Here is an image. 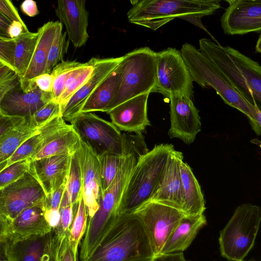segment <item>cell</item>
<instances>
[{
    "mask_svg": "<svg viewBox=\"0 0 261 261\" xmlns=\"http://www.w3.org/2000/svg\"><path fill=\"white\" fill-rule=\"evenodd\" d=\"M59 21H50L38 29L39 36L32 60L24 77L20 80L21 88L25 92L32 90L36 86L33 80L38 76L45 73L51 45L59 27Z\"/></svg>",
    "mask_w": 261,
    "mask_h": 261,
    "instance_id": "cell-22",
    "label": "cell"
},
{
    "mask_svg": "<svg viewBox=\"0 0 261 261\" xmlns=\"http://www.w3.org/2000/svg\"><path fill=\"white\" fill-rule=\"evenodd\" d=\"M67 183L46 196L44 202V211L49 209L59 210L66 190Z\"/></svg>",
    "mask_w": 261,
    "mask_h": 261,
    "instance_id": "cell-46",
    "label": "cell"
},
{
    "mask_svg": "<svg viewBox=\"0 0 261 261\" xmlns=\"http://www.w3.org/2000/svg\"><path fill=\"white\" fill-rule=\"evenodd\" d=\"M183 158L182 153L175 149L170 152L163 173L149 201L169 205L185 213L180 174V164Z\"/></svg>",
    "mask_w": 261,
    "mask_h": 261,
    "instance_id": "cell-16",
    "label": "cell"
},
{
    "mask_svg": "<svg viewBox=\"0 0 261 261\" xmlns=\"http://www.w3.org/2000/svg\"><path fill=\"white\" fill-rule=\"evenodd\" d=\"M71 155H53L31 161L29 172L39 181L46 196L67 182Z\"/></svg>",
    "mask_w": 261,
    "mask_h": 261,
    "instance_id": "cell-19",
    "label": "cell"
},
{
    "mask_svg": "<svg viewBox=\"0 0 261 261\" xmlns=\"http://www.w3.org/2000/svg\"><path fill=\"white\" fill-rule=\"evenodd\" d=\"M0 12L3 13L11 21H18L27 28L25 24L21 18L18 11L12 3L9 0L0 1Z\"/></svg>",
    "mask_w": 261,
    "mask_h": 261,
    "instance_id": "cell-47",
    "label": "cell"
},
{
    "mask_svg": "<svg viewBox=\"0 0 261 261\" xmlns=\"http://www.w3.org/2000/svg\"><path fill=\"white\" fill-rule=\"evenodd\" d=\"M69 232L65 235L62 240L59 253L60 261H77V259L70 246L68 239Z\"/></svg>",
    "mask_w": 261,
    "mask_h": 261,
    "instance_id": "cell-49",
    "label": "cell"
},
{
    "mask_svg": "<svg viewBox=\"0 0 261 261\" xmlns=\"http://www.w3.org/2000/svg\"><path fill=\"white\" fill-rule=\"evenodd\" d=\"M122 77L118 91L106 109L108 113L138 95L154 92L156 83V52L148 47L135 49L123 56L120 63Z\"/></svg>",
    "mask_w": 261,
    "mask_h": 261,
    "instance_id": "cell-6",
    "label": "cell"
},
{
    "mask_svg": "<svg viewBox=\"0 0 261 261\" xmlns=\"http://www.w3.org/2000/svg\"><path fill=\"white\" fill-rule=\"evenodd\" d=\"M154 256L142 222L132 213L120 215L84 261H152Z\"/></svg>",
    "mask_w": 261,
    "mask_h": 261,
    "instance_id": "cell-2",
    "label": "cell"
},
{
    "mask_svg": "<svg viewBox=\"0 0 261 261\" xmlns=\"http://www.w3.org/2000/svg\"><path fill=\"white\" fill-rule=\"evenodd\" d=\"M255 118L261 129V112L257 108L256 110Z\"/></svg>",
    "mask_w": 261,
    "mask_h": 261,
    "instance_id": "cell-55",
    "label": "cell"
},
{
    "mask_svg": "<svg viewBox=\"0 0 261 261\" xmlns=\"http://www.w3.org/2000/svg\"><path fill=\"white\" fill-rule=\"evenodd\" d=\"M66 191L73 206L75 213L79 200L83 196V184L81 171L76 152L71 155Z\"/></svg>",
    "mask_w": 261,
    "mask_h": 261,
    "instance_id": "cell-36",
    "label": "cell"
},
{
    "mask_svg": "<svg viewBox=\"0 0 261 261\" xmlns=\"http://www.w3.org/2000/svg\"><path fill=\"white\" fill-rule=\"evenodd\" d=\"M88 217L87 208L82 196L79 200L68 234L70 246L76 257L79 245L87 229Z\"/></svg>",
    "mask_w": 261,
    "mask_h": 261,
    "instance_id": "cell-34",
    "label": "cell"
},
{
    "mask_svg": "<svg viewBox=\"0 0 261 261\" xmlns=\"http://www.w3.org/2000/svg\"><path fill=\"white\" fill-rule=\"evenodd\" d=\"M169 99L170 127L168 135L171 138H178L190 144L201 129L199 111L192 99L187 95H174Z\"/></svg>",
    "mask_w": 261,
    "mask_h": 261,
    "instance_id": "cell-14",
    "label": "cell"
},
{
    "mask_svg": "<svg viewBox=\"0 0 261 261\" xmlns=\"http://www.w3.org/2000/svg\"><path fill=\"white\" fill-rule=\"evenodd\" d=\"M180 174L185 201V214H203L206 207L200 185L190 166L184 161L180 164Z\"/></svg>",
    "mask_w": 261,
    "mask_h": 261,
    "instance_id": "cell-28",
    "label": "cell"
},
{
    "mask_svg": "<svg viewBox=\"0 0 261 261\" xmlns=\"http://www.w3.org/2000/svg\"><path fill=\"white\" fill-rule=\"evenodd\" d=\"M207 223L204 214L185 215L165 244L161 253L182 252Z\"/></svg>",
    "mask_w": 261,
    "mask_h": 261,
    "instance_id": "cell-25",
    "label": "cell"
},
{
    "mask_svg": "<svg viewBox=\"0 0 261 261\" xmlns=\"http://www.w3.org/2000/svg\"><path fill=\"white\" fill-rule=\"evenodd\" d=\"M62 24L59 27L51 45L45 73H49L53 69L63 61L64 54H66L69 46V40H66V32L63 33Z\"/></svg>",
    "mask_w": 261,
    "mask_h": 261,
    "instance_id": "cell-38",
    "label": "cell"
},
{
    "mask_svg": "<svg viewBox=\"0 0 261 261\" xmlns=\"http://www.w3.org/2000/svg\"><path fill=\"white\" fill-rule=\"evenodd\" d=\"M255 51L261 53V34L259 35L256 43Z\"/></svg>",
    "mask_w": 261,
    "mask_h": 261,
    "instance_id": "cell-56",
    "label": "cell"
},
{
    "mask_svg": "<svg viewBox=\"0 0 261 261\" xmlns=\"http://www.w3.org/2000/svg\"><path fill=\"white\" fill-rule=\"evenodd\" d=\"M15 45V39L0 36V62L13 70Z\"/></svg>",
    "mask_w": 261,
    "mask_h": 261,
    "instance_id": "cell-44",
    "label": "cell"
},
{
    "mask_svg": "<svg viewBox=\"0 0 261 261\" xmlns=\"http://www.w3.org/2000/svg\"><path fill=\"white\" fill-rule=\"evenodd\" d=\"M156 83L154 92L169 99L176 95L193 97V79L180 51L168 47L156 52Z\"/></svg>",
    "mask_w": 261,
    "mask_h": 261,
    "instance_id": "cell-9",
    "label": "cell"
},
{
    "mask_svg": "<svg viewBox=\"0 0 261 261\" xmlns=\"http://www.w3.org/2000/svg\"><path fill=\"white\" fill-rule=\"evenodd\" d=\"M60 116H62L61 106L53 100L43 106L28 120L32 127L38 128L52 119Z\"/></svg>",
    "mask_w": 261,
    "mask_h": 261,
    "instance_id": "cell-40",
    "label": "cell"
},
{
    "mask_svg": "<svg viewBox=\"0 0 261 261\" xmlns=\"http://www.w3.org/2000/svg\"><path fill=\"white\" fill-rule=\"evenodd\" d=\"M152 261H187L182 252L160 253L154 256Z\"/></svg>",
    "mask_w": 261,
    "mask_h": 261,
    "instance_id": "cell-51",
    "label": "cell"
},
{
    "mask_svg": "<svg viewBox=\"0 0 261 261\" xmlns=\"http://www.w3.org/2000/svg\"><path fill=\"white\" fill-rule=\"evenodd\" d=\"M76 153L81 171L83 198L89 219L93 217L100 206L101 189L99 159L81 139Z\"/></svg>",
    "mask_w": 261,
    "mask_h": 261,
    "instance_id": "cell-15",
    "label": "cell"
},
{
    "mask_svg": "<svg viewBox=\"0 0 261 261\" xmlns=\"http://www.w3.org/2000/svg\"><path fill=\"white\" fill-rule=\"evenodd\" d=\"M246 261H255V260H246Z\"/></svg>",
    "mask_w": 261,
    "mask_h": 261,
    "instance_id": "cell-58",
    "label": "cell"
},
{
    "mask_svg": "<svg viewBox=\"0 0 261 261\" xmlns=\"http://www.w3.org/2000/svg\"><path fill=\"white\" fill-rule=\"evenodd\" d=\"M29 31L27 28L24 27L22 23L18 21H13L10 25L8 35L9 38L15 39L24 32Z\"/></svg>",
    "mask_w": 261,
    "mask_h": 261,
    "instance_id": "cell-53",
    "label": "cell"
},
{
    "mask_svg": "<svg viewBox=\"0 0 261 261\" xmlns=\"http://www.w3.org/2000/svg\"><path fill=\"white\" fill-rule=\"evenodd\" d=\"M81 62L75 61H62L51 71L54 76V88L52 92L53 100L59 103L64 92L66 81L71 72Z\"/></svg>",
    "mask_w": 261,
    "mask_h": 261,
    "instance_id": "cell-37",
    "label": "cell"
},
{
    "mask_svg": "<svg viewBox=\"0 0 261 261\" xmlns=\"http://www.w3.org/2000/svg\"><path fill=\"white\" fill-rule=\"evenodd\" d=\"M133 213L141 220L154 256L161 253L170 236L186 215L176 208L151 201L146 202Z\"/></svg>",
    "mask_w": 261,
    "mask_h": 261,
    "instance_id": "cell-10",
    "label": "cell"
},
{
    "mask_svg": "<svg viewBox=\"0 0 261 261\" xmlns=\"http://www.w3.org/2000/svg\"><path fill=\"white\" fill-rule=\"evenodd\" d=\"M71 127L62 116L56 117L39 128L36 133L28 139L5 162L0 163L1 171L12 163L31 158L45 145Z\"/></svg>",
    "mask_w": 261,
    "mask_h": 261,
    "instance_id": "cell-24",
    "label": "cell"
},
{
    "mask_svg": "<svg viewBox=\"0 0 261 261\" xmlns=\"http://www.w3.org/2000/svg\"><path fill=\"white\" fill-rule=\"evenodd\" d=\"M44 216L46 221L53 229L58 227L60 221L59 210H46L44 211Z\"/></svg>",
    "mask_w": 261,
    "mask_h": 261,
    "instance_id": "cell-50",
    "label": "cell"
},
{
    "mask_svg": "<svg viewBox=\"0 0 261 261\" xmlns=\"http://www.w3.org/2000/svg\"><path fill=\"white\" fill-rule=\"evenodd\" d=\"M261 223V207L243 204L220 231L219 250L229 261H244L253 248Z\"/></svg>",
    "mask_w": 261,
    "mask_h": 261,
    "instance_id": "cell-7",
    "label": "cell"
},
{
    "mask_svg": "<svg viewBox=\"0 0 261 261\" xmlns=\"http://www.w3.org/2000/svg\"><path fill=\"white\" fill-rule=\"evenodd\" d=\"M225 48L244 75L251 91L255 107L261 112V66L233 48L228 46Z\"/></svg>",
    "mask_w": 261,
    "mask_h": 261,
    "instance_id": "cell-29",
    "label": "cell"
},
{
    "mask_svg": "<svg viewBox=\"0 0 261 261\" xmlns=\"http://www.w3.org/2000/svg\"><path fill=\"white\" fill-rule=\"evenodd\" d=\"M171 144L155 145L143 154L130 176L119 209V215L132 213L149 201L165 168Z\"/></svg>",
    "mask_w": 261,
    "mask_h": 261,
    "instance_id": "cell-5",
    "label": "cell"
},
{
    "mask_svg": "<svg viewBox=\"0 0 261 261\" xmlns=\"http://www.w3.org/2000/svg\"><path fill=\"white\" fill-rule=\"evenodd\" d=\"M80 139L97 156L107 153L122 155L124 135L112 123L92 112H81L69 121Z\"/></svg>",
    "mask_w": 261,
    "mask_h": 261,
    "instance_id": "cell-8",
    "label": "cell"
},
{
    "mask_svg": "<svg viewBox=\"0 0 261 261\" xmlns=\"http://www.w3.org/2000/svg\"><path fill=\"white\" fill-rule=\"evenodd\" d=\"M122 74V68L119 64L90 95L80 113L105 112L119 89Z\"/></svg>",
    "mask_w": 261,
    "mask_h": 261,
    "instance_id": "cell-27",
    "label": "cell"
},
{
    "mask_svg": "<svg viewBox=\"0 0 261 261\" xmlns=\"http://www.w3.org/2000/svg\"><path fill=\"white\" fill-rule=\"evenodd\" d=\"M45 193L29 172L11 184L0 189V222H8L24 210L43 203Z\"/></svg>",
    "mask_w": 261,
    "mask_h": 261,
    "instance_id": "cell-11",
    "label": "cell"
},
{
    "mask_svg": "<svg viewBox=\"0 0 261 261\" xmlns=\"http://www.w3.org/2000/svg\"><path fill=\"white\" fill-rule=\"evenodd\" d=\"M29 158L12 163L0 172V189L16 181L29 171Z\"/></svg>",
    "mask_w": 261,
    "mask_h": 261,
    "instance_id": "cell-39",
    "label": "cell"
},
{
    "mask_svg": "<svg viewBox=\"0 0 261 261\" xmlns=\"http://www.w3.org/2000/svg\"><path fill=\"white\" fill-rule=\"evenodd\" d=\"M99 59L93 57L86 63H81L71 72L59 102L61 111L70 98L91 77Z\"/></svg>",
    "mask_w": 261,
    "mask_h": 261,
    "instance_id": "cell-32",
    "label": "cell"
},
{
    "mask_svg": "<svg viewBox=\"0 0 261 261\" xmlns=\"http://www.w3.org/2000/svg\"><path fill=\"white\" fill-rule=\"evenodd\" d=\"M60 221L56 232L60 234L68 233L73 220V206L71 203L66 190L63 198L60 208Z\"/></svg>",
    "mask_w": 261,
    "mask_h": 261,
    "instance_id": "cell-41",
    "label": "cell"
},
{
    "mask_svg": "<svg viewBox=\"0 0 261 261\" xmlns=\"http://www.w3.org/2000/svg\"><path fill=\"white\" fill-rule=\"evenodd\" d=\"M19 84L20 79L16 71L0 62V99Z\"/></svg>",
    "mask_w": 261,
    "mask_h": 261,
    "instance_id": "cell-42",
    "label": "cell"
},
{
    "mask_svg": "<svg viewBox=\"0 0 261 261\" xmlns=\"http://www.w3.org/2000/svg\"><path fill=\"white\" fill-rule=\"evenodd\" d=\"M0 261H7L5 254L1 251V260Z\"/></svg>",
    "mask_w": 261,
    "mask_h": 261,
    "instance_id": "cell-57",
    "label": "cell"
},
{
    "mask_svg": "<svg viewBox=\"0 0 261 261\" xmlns=\"http://www.w3.org/2000/svg\"><path fill=\"white\" fill-rule=\"evenodd\" d=\"M21 11L30 17H34L39 14L36 2L33 0H25L20 6Z\"/></svg>",
    "mask_w": 261,
    "mask_h": 261,
    "instance_id": "cell-52",
    "label": "cell"
},
{
    "mask_svg": "<svg viewBox=\"0 0 261 261\" xmlns=\"http://www.w3.org/2000/svg\"><path fill=\"white\" fill-rule=\"evenodd\" d=\"M80 142L79 135L71 125L29 159L32 161L53 155L73 154L76 151Z\"/></svg>",
    "mask_w": 261,
    "mask_h": 261,
    "instance_id": "cell-30",
    "label": "cell"
},
{
    "mask_svg": "<svg viewBox=\"0 0 261 261\" xmlns=\"http://www.w3.org/2000/svg\"><path fill=\"white\" fill-rule=\"evenodd\" d=\"M221 18L224 34L243 35L261 31V0H228Z\"/></svg>",
    "mask_w": 261,
    "mask_h": 261,
    "instance_id": "cell-13",
    "label": "cell"
},
{
    "mask_svg": "<svg viewBox=\"0 0 261 261\" xmlns=\"http://www.w3.org/2000/svg\"><path fill=\"white\" fill-rule=\"evenodd\" d=\"M44 203L27 208L8 222H0V242L15 243L35 236L45 235L53 229L46 221Z\"/></svg>",
    "mask_w": 261,
    "mask_h": 261,
    "instance_id": "cell-12",
    "label": "cell"
},
{
    "mask_svg": "<svg viewBox=\"0 0 261 261\" xmlns=\"http://www.w3.org/2000/svg\"><path fill=\"white\" fill-rule=\"evenodd\" d=\"M53 100L51 92H44L37 86L32 90L25 92L19 84L0 99V113L30 118Z\"/></svg>",
    "mask_w": 261,
    "mask_h": 261,
    "instance_id": "cell-20",
    "label": "cell"
},
{
    "mask_svg": "<svg viewBox=\"0 0 261 261\" xmlns=\"http://www.w3.org/2000/svg\"><path fill=\"white\" fill-rule=\"evenodd\" d=\"M123 56L99 59L91 77L70 98L62 110V116L68 121L81 110L90 95L118 66Z\"/></svg>",
    "mask_w": 261,
    "mask_h": 261,
    "instance_id": "cell-23",
    "label": "cell"
},
{
    "mask_svg": "<svg viewBox=\"0 0 261 261\" xmlns=\"http://www.w3.org/2000/svg\"><path fill=\"white\" fill-rule=\"evenodd\" d=\"M55 13L66 28L68 39L75 48L84 45L89 35L87 31L89 13L85 0H61L57 2Z\"/></svg>",
    "mask_w": 261,
    "mask_h": 261,
    "instance_id": "cell-18",
    "label": "cell"
},
{
    "mask_svg": "<svg viewBox=\"0 0 261 261\" xmlns=\"http://www.w3.org/2000/svg\"><path fill=\"white\" fill-rule=\"evenodd\" d=\"M11 21L3 13L0 12V36L3 37H8V31L11 24Z\"/></svg>",
    "mask_w": 261,
    "mask_h": 261,
    "instance_id": "cell-54",
    "label": "cell"
},
{
    "mask_svg": "<svg viewBox=\"0 0 261 261\" xmlns=\"http://www.w3.org/2000/svg\"><path fill=\"white\" fill-rule=\"evenodd\" d=\"M180 51L193 81L202 87L213 88L226 104L246 115L252 129L260 135L261 129L255 118L256 107L248 102L219 68L195 46L186 43Z\"/></svg>",
    "mask_w": 261,
    "mask_h": 261,
    "instance_id": "cell-4",
    "label": "cell"
},
{
    "mask_svg": "<svg viewBox=\"0 0 261 261\" xmlns=\"http://www.w3.org/2000/svg\"><path fill=\"white\" fill-rule=\"evenodd\" d=\"M66 234H59L54 229L50 232L41 261H60V248L62 240Z\"/></svg>",
    "mask_w": 261,
    "mask_h": 261,
    "instance_id": "cell-43",
    "label": "cell"
},
{
    "mask_svg": "<svg viewBox=\"0 0 261 261\" xmlns=\"http://www.w3.org/2000/svg\"><path fill=\"white\" fill-rule=\"evenodd\" d=\"M54 76L51 73H44L36 77L33 82L41 90L52 93L54 88Z\"/></svg>",
    "mask_w": 261,
    "mask_h": 261,
    "instance_id": "cell-48",
    "label": "cell"
},
{
    "mask_svg": "<svg viewBox=\"0 0 261 261\" xmlns=\"http://www.w3.org/2000/svg\"><path fill=\"white\" fill-rule=\"evenodd\" d=\"M123 135L122 160L118 173L101 194L99 209L88 221L80 247V255L83 258L89 257L95 252L119 216L120 205L130 176L141 156L149 151L142 133Z\"/></svg>",
    "mask_w": 261,
    "mask_h": 261,
    "instance_id": "cell-1",
    "label": "cell"
},
{
    "mask_svg": "<svg viewBox=\"0 0 261 261\" xmlns=\"http://www.w3.org/2000/svg\"><path fill=\"white\" fill-rule=\"evenodd\" d=\"M39 32H25L15 38L14 70L20 80L24 77L32 60Z\"/></svg>",
    "mask_w": 261,
    "mask_h": 261,
    "instance_id": "cell-31",
    "label": "cell"
},
{
    "mask_svg": "<svg viewBox=\"0 0 261 261\" xmlns=\"http://www.w3.org/2000/svg\"><path fill=\"white\" fill-rule=\"evenodd\" d=\"M149 93H145L121 103L107 113L111 122L120 131L139 133L150 125L147 116Z\"/></svg>",
    "mask_w": 261,
    "mask_h": 261,
    "instance_id": "cell-21",
    "label": "cell"
},
{
    "mask_svg": "<svg viewBox=\"0 0 261 261\" xmlns=\"http://www.w3.org/2000/svg\"><path fill=\"white\" fill-rule=\"evenodd\" d=\"M122 155L123 154L120 155L107 153L98 156L101 194L109 187L115 179L122 162Z\"/></svg>",
    "mask_w": 261,
    "mask_h": 261,
    "instance_id": "cell-35",
    "label": "cell"
},
{
    "mask_svg": "<svg viewBox=\"0 0 261 261\" xmlns=\"http://www.w3.org/2000/svg\"><path fill=\"white\" fill-rule=\"evenodd\" d=\"M49 233L15 243H1V251L4 253L7 261H41Z\"/></svg>",
    "mask_w": 261,
    "mask_h": 261,
    "instance_id": "cell-26",
    "label": "cell"
},
{
    "mask_svg": "<svg viewBox=\"0 0 261 261\" xmlns=\"http://www.w3.org/2000/svg\"><path fill=\"white\" fill-rule=\"evenodd\" d=\"M38 129L32 127L26 119L20 126L0 138V163L9 159Z\"/></svg>",
    "mask_w": 261,
    "mask_h": 261,
    "instance_id": "cell-33",
    "label": "cell"
},
{
    "mask_svg": "<svg viewBox=\"0 0 261 261\" xmlns=\"http://www.w3.org/2000/svg\"><path fill=\"white\" fill-rule=\"evenodd\" d=\"M24 117L17 116H10L0 113V138L14 130L25 121Z\"/></svg>",
    "mask_w": 261,
    "mask_h": 261,
    "instance_id": "cell-45",
    "label": "cell"
},
{
    "mask_svg": "<svg viewBox=\"0 0 261 261\" xmlns=\"http://www.w3.org/2000/svg\"><path fill=\"white\" fill-rule=\"evenodd\" d=\"M127 13L132 23L155 31L175 18L188 21L213 14L221 7L219 0L131 1Z\"/></svg>",
    "mask_w": 261,
    "mask_h": 261,
    "instance_id": "cell-3",
    "label": "cell"
},
{
    "mask_svg": "<svg viewBox=\"0 0 261 261\" xmlns=\"http://www.w3.org/2000/svg\"><path fill=\"white\" fill-rule=\"evenodd\" d=\"M199 45L200 52L219 68L248 102L255 107L251 91L244 75L225 47L207 38L200 39Z\"/></svg>",
    "mask_w": 261,
    "mask_h": 261,
    "instance_id": "cell-17",
    "label": "cell"
}]
</instances>
